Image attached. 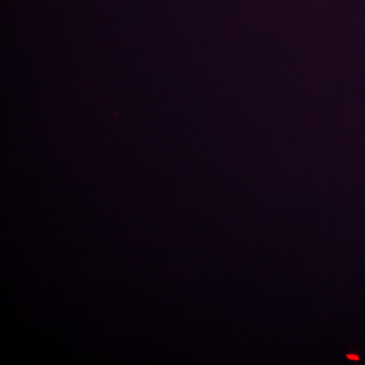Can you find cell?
Segmentation results:
<instances>
[{"label": "cell", "mask_w": 365, "mask_h": 365, "mask_svg": "<svg viewBox=\"0 0 365 365\" xmlns=\"http://www.w3.org/2000/svg\"><path fill=\"white\" fill-rule=\"evenodd\" d=\"M347 357H348V359H351V360H359V357L356 356V355L349 354V355H347Z\"/></svg>", "instance_id": "6da1fadb"}]
</instances>
